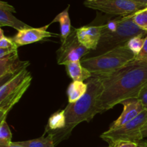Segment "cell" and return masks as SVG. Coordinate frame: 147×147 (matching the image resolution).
I'll return each mask as SVG.
<instances>
[{
    "instance_id": "obj_13",
    "label": "cell",
    "mask_w": 147,
    "mask_h": 147,
    "mask_svg": "<svg viewBox=\"0 0 147 147\" xmlns=\"http://www.w3.org/2000/svg\"><path fill=\"white\" fill-rule=\"evenodd\" d=\"M67 75L73 79V81H81L90 79L92 74L86 67L82 65L80 61L72 62L65 65Z\"/></svg>"
},
{
    "instance_id": "obj_22",
    "label": "cell",
    "mask_w": 147,
    "mask_h": 147,
    "mask_svg": "<svg viewBox=\"0 0 147 147\" xmlns=\"http://www.w3.org/2000/svg\"><path fill=\"white\" fill-rule=\"evenodd\" d=\"M135 60H138V61L147 63V35L145 37V41L143 48L141 50L140 53L138 54V55L136 56Z\"/></svg>"
},
{
    "instance_id": "obj_30",
    "label": "cell",
    "mask_w": 147,
    "mask_h": 147,
    "mask_svg": "<svg viewBox=\"0 0 147 147\" xmlns=\"http://www.w3.org/2000/svg\"><path fill=\"white\" fill-rule=\"evenodd\" d=\"M108 147H112V146H108Z\"/></svg>"
},
{
    "instance_id": "obj_12",
    "label": "cell",
    "mask_w": 147,
    "mask_h": 147,
    "mask_svg": "<svg viewBox=\"0 0 147 147\" xmlns=\"http://www.w3.org/2000/svg\"><path fill=\"white\" fill-rule=\"evenodd\" d=\"M15 9L6 1H0V27H11L17 31L24 29L31 28L32 27L25 24L21 20L16 18L12 13H15Z\"/></svg>"
},
{
    "instance_id": "obj_9",
    "label": "cell",
    "mask_w": 147,
    "mask_h": 147,
    "mask_svg": "<svg viewBox=\"0 0 147 147\" xmlns=\"http://www.w3.org/2000/svg\"><path fill=\"white\" fill-rule=\"evenodd\" d=\"M49 25L50 24L40 28L31 27L19 30L17 34L12 37V40H14L15 44L20 47L40 41L45 38L55 36V34H53V33L47 31V28Z\"/></svg>"
},
{
    "instance_id": "obj_15",
    "label": "cell",
    "mask_w": 147,
    "mask_h": 147,
    "mask_svg": "<svg viewBox=\"0 0 147 147\" xmlns=\"http://www.w3.org/2000/svg\"><path fill=\"white\" fill-rule=\"evenodd\" d=\"M88 90L87 83L81 81H73L67 88L69 103H73L80 100Z\"/></svg>"
},
{
    "instance_id": "obj_17",
    "label": "cell",
    "mask_w": 147,
    "mask_h": 147,
    "mask_svg": "<svg viewBox=\"0 0 147 147\" xmlns=\"http://www.w3.org/2000/svg\"><path fill=\"white\" fill-rule=\"evenodd\" d=\"M16 143L24 147H55V146L52 137L49 135H47L46 137L43 136L38 139L18 142Z\"/></svg>"
},
{
    "instance_id": "obj_21",
    "label": "cell",
    "mask_w": 147,
    "mask_h": 147,
    "mask_svg": "<svg viewBox=\"0 0 147 147\" xmlns=\"http://www.w3.org/2000/svg\"><path fill=\"white\" fill-rule=\"evenodd\" d=\"M0 49H5V50L18 49V46L15 44L12 38L7 37L4 35L2 29L0 30Z\"/></svg>"
},
{
    "instance_id": "obj_27",
    "label": "cell",
    "mask_w": 147,
    "mask_h": 147,
    "mask_svg": "<svg viewBox=\"0 0 147 147\" xmlns=\"http://www.w3.org/2000/svg\"><path fill=\"white\" fill-rule=\"evenodd\" d=\"M130 1H135L136 3H139V4H142L147 7V0H130Z\"/></svg>"
},
{
    "instance_id": "obj_18",
    "label": "cell",
    "mask_w": 147,
    "mask_h": 147,
    "mask_svg": "<svg viewBox=\"0 0 147 147\" xmlns=\"http://www.w3.org/2000/svg\"><path fill=\"white\" fill-rule=\"evenodd\" d=\"M11 139L12 134L6 122V119L1 121L0 123V146H9L12 143Z\"/></svg>"
},
{
    "instance_id": "obj_29",
    "label": "cell",
    "mask_w": 147,
    "mask_h": 147,
    "mask_svg": "<svg viewBox=\"0 0 147 147\" xmlns=\"http://www.w3.org/2000/svg\"><path fill=\"white\" fill-rule=\"evenodd\" d=\"M87 1H98V0H87Z\"/></svg>"
},
{
    "instance_id": "obj_26",
    "label": "cell",
    "mask_w": 147,
    "mask_h": 147,
    "mask_svg": "<svg viewBox=\"0 0 147 147\" xmlns=\"http://www.w3.org/2000/svg\"><path fill=\"white\" fill-rule=\"evenodd\" d=\"M142 135H143L144 138L147 137V122L144 126L143 129H142Z\"/></svg>"
},
{
    "instance_id": "obj_24",
    "label": "cell",
    "mask_w": 147,
    "mask_h": 147,
    "mask_svg": "<svg viewBox=\"0 0 147 147\" xmlns=\"http://www.w3.org/2000/svg\"><path fill=\"white\" fill-rule=\"evenodd\" d=\"M136 142H121L115 144L113 147H136Z\"/></svg>"
},
{
    "instance_id": "obj_25",
    "label": "cell",
    "mask_w": 147,
    "mask_h": 147,
    "mask_svg": "<svg viewBox=\"0 0 147 147\" xmlns=\"http://www.w3.org/2000/svg\"><path fill=\"white\" fill-rule=\"evenodd\" d=\"M136 147H147V141H143V139L136 142Z\"/></svg>"
},
{
    "instance_id": "obj_8",
    "label": "cell",
    "mask_w": 147,
    "mask_h": 147,
    "mask_svg": "<svg viewBox=\"0 0 147 147\" xmlns=\"http://www.w3.org/2000/svg\"><path fill=\"white\" fill-rule=\"evenodd\" d=\"M123 106V110L119 118L111 125L109 130H114L121 127L129 121L137 117L145 110L142 102L137 98H128L121 102Z\"/></svg>"
},
{
    "instance_id": "obj_14",
    "label": "cell",
    "mask_w": 147,
    "mask_h": 147,
    "mask_svg": "<svg viewBox=\"0 0 147 147\" xmlns=\"http://www.w3.org/2000/svg\"><path fill=\"white\" fill-rule=\"evenodd\" d=\"M69 8H70V5L67 6V7L64 11H63L60 14H57L55 17V18L50 23V24H52V23L56 22H58L60 23V37H61L62 42L65 41L66 39L70 35L72 30H73L71 27V23H70V17H69Z\"/></svg>"
},
{
    "instance_id": "obj_23",
    "label": "cell",
    "mask_w": 147,
    "mask_h": 147,
    "mask_svg": "<svg viewBox=\"0 0 147 147\" xmlns=\"http://www.w3.org/2000/svg\"><path fill=\"white\" fill-rule=\"evenodd\" d=\"M137 98L142 102L144 109H147V86L142 88V90L139 93V96H137Z\"/></svg>"
},
{
    "instance_id": "obj_28",
    "label": "cell",
    "mask_w": 147,
    "mask_h": 147,
    "mask_svg": "<svg viewBox=\"0 0 147 147\" xmlns=\"http://www.w3.org/2000/svg\"><path fill=\"white\" fill-rule=\"evenodd\" d=\"M0 147H24L22 146H21V145H19L17 144L16 142H12V143L11 144L9 145V146H0Z\"/></svg>"
},
{
    "instance_id": "obj_3",
    "label": "cell",
    "mask_w": 147,
    "mask_h": 147,
    "mask_svg": "<svg viewBox=\"0 0 147 147\" xmlns=\"http://www.w3.org/2000/svg\"><path fill=\"white\" fill-rule=\"evenodd\" d=\"M134 14L119 17L103 24L100 42L96 49L99 55L119 46L125 45L135 36L147 34V32L139 28L133 20Z\"/></svg>"
},
{
    "instance_id": "obj_16",
    "label": "cell",
    "mask_w": 147,
    "mask_h": 147,
    "mask_svg": "<svg viewBox=\"0 0 147 147\" xmlns=\"http://www.w3.org/2000/svg\"><path fill=\"white\" fill-rule=\"evenodd\" d=\"M65 126V110L60 111L52 115L46 126L45 134L51 131H56L63 129Z\"/></svg>"
},
{
    "instance_id": "obj_20",
    "label": "cell",
    "mask_w": 147,
    "mask_h": 147,
    "mask_svg": "<svg viewBox=\"0 0 147 147\" xmlns=\"http://www.w3.org/2000/svg\"><path fill=\"white\" fill-rule=\"evenodd\" d=\"M133 20L139 28L147 32V7L135 12Z\"/></svg>"
},
{
    "instance_id": "obj_11",
    "label": "cell",
    "mask_w": 147,
    "mask_h": 147,
    "mask_svg": "<svg viewBox=\"0 0 147 147\" xmlns=\"http://www.w3.org/2000/svg\"><path fill=\"white\" fill-rule=\"evenodd\" d=\"M30 65L29 61H21L19 59L18 52L0 58V80L3 82L9 76H15L22 69L27 68Z\"/></svg>"
},
{
    "instance_id": "obj_1",
    "label": "cell",
    "mask_w": 147,
    "mask_h": 147,
    "mask_svg": "<svg viewBox=\"0 0 147 147\" xmlns=\"http://www.w3.org/2000/svg\"><path fill=\"white\" fill-rule=\"evenodd\" d=\"M101 79L103 90L97 101L98 113H102L123 100L137 98L147 86V63L134 60Z\"/></svg>"
},
{
    "instance_id": "obj_10",
    "label": "cell",
    "mask_w": 147,
    "mask_h": 147,
    "mask_svg": "<svg viewBox=\"0 0 147 147\" xmlns=\"http://www.w3.org/2000/svg\"><path fill=\"white\" fill-rule=\"evenodd\" d=\"M102 25L84 26L76 29L79 42L90 50H96L101 37Z\"/></svg>"
},
{
    "instance_id": "obj_7",
    "label": "cell",
    "mask_w": 147,
    "mask_h": 147,
    "mask_svg": "<svg viewBox=\"0 0 147 147\" xmlns=\"http://www.w3.org/2000/svg\"><path fill=\"white\" fill-rule=\"evenodd\" d=\"M89 53L90 50L79 42L76 34V29L73 28L70 35L65 41L62 42V45L57 50V64L65 65L72 62L80 61L83 58V56Z\"/></svg>"
},
{
    "instance_id": "obj_2",
    "label": "cell",
    "mask_w": 147,
    "mask_h": 147,
    "mask_svg": "<svg viewBox=\"0 0 147 147\" xmlns=\"http://www.w3.org/2000/svg\"><path fill=\"white\" fill-rule=\"evenodd\" d=\"M88 90L77 102L68 103L65 110V126L56 131L48 132L55 145L68 139L75 127L83 121L89 122L98 113L97 101L103 90L100 77H92L88 80Z\"/></svg>"
},
{
    "instance_id": "obj_6",
    "label": "cell",
    "mask_w": 147,
    "mask_h": 147,
    "mask_svg": "<svg viewBox=\"0 0 147 147\" xmlns=\"http://www.w3.org/2000/svg\"><path fill=\"white\" fill-rule=\"evenodd\" d=\"M84 5L88 8L98 10L108 14L119 15L121 17L134 14L146 7L139 3L130 0H98L86 1Z\"/></svg>"
},
{
    "instance_id": "obj_19",
    "label": "cell",
    "mask_w": 147,
    "mask_h": 147,
    "mask_svg": "<svg viewBox=\"0 0 147 147\" xmlns=\"http://www.w3.org/2000/svg\"><path fill=\"white\" fill-rule=\"evenodd\" d=\"M146 35L147 34H140V35L135 36L126 43V46L129 47L131 51L133 52L136 57L143 48L145 37Z\"/></svg>"
},
{
    "instance_id": "obj_4",
    "label": "cell",
    "mask_w": 147,
    "mask_h": 147,
    "mask_svg": "<svg viewBox=\"0 0 147 147\" xmlns=\"http://www.w3.org/2000/svg\"><path fill=\"white\" fill-rule=\"evenodd\" d=\"M136 55L125 45L97 56L83 57L80 63L90 71L92 77H98L109 76L134 61Z\"/></svg>"
},
{
    "instance_id": "obj_5",
    "label": "cell",
    "mask_w": 147,
    "mask_h": 147,
    "mask_svg": "<svg viewBox=\"0 0 147 147\" xmlns=\"http://www.w3.org/2000/svg\"><path fill=\"white\" fill-rule=\"evenodd\" d=\"M147 122V109L126 124L114 130H108L100 135V138L113 147L121 142H137L144 139L142 129Z\"/></svg>"
}]
</instances>
